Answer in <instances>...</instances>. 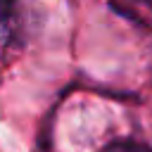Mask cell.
<instances>
[{
  "label": "cell",
  "instance_id": "2",
  "mask_svg": "<svg viewBox=\"0 0 152 152\" xmlns=\"http://www.w3.org/2000/svg\"><path fill=\"white\" fill-rule=\"evenodd\" d=\"M100 152H152V147L145 142H138V140H114V142L104 145Z\"/></svg>",
  "mask_w": 152,
  "mask_h": 152
},
{
  "label": "cell",
  "instance_id": "1",
  "mask_svg": "<svg viewBox=\"0 0 152 152\" xmlns=\"http://www.w3.org/2000/svg\"><path fill=\"white\" fill-rule=\"evenodd\" d=\"M12 19H14V0H0V45L7 43L12 33Z\"/></svg>",
  "mask_w": 152,
  "mask_h": 152
}]
</instances>
